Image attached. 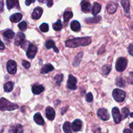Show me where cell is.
Returning a JSON list of instances; mask_svg holds the SVG:
<instances>
[{
	"label": "cell",
	"instance_id": "cell-1",
	"mask_svg": "<svg viewBox=\"0 0 133 133\" xmlns=\"http://www.w3.org/2000/svg\"><path fill=\"white\" fill-rule=\"evenodd\" d=\"M91 42H92V39L90 37L75 38L67 40L66 42V45L68 48H77V47L88 45Z\"/></svg>",
	"mask_w": 133,
	"mask_h": 133
},
{
	"label": "cell",
	"instance_id": "cell-2",
	"mask_svg": "<svg viewBox=\"0 0 133 133\" xmlns=\"http://www.w3.org/2000/svg\"><path fill=\"white\" fill-rule=\"evenodd\" d=\"M18 107H19L18 105L10 102L9 100L3 98V97L0 99V110H1V111H5V110L11 111V110H14L18 109Z\"/></svg>",
	"mask_w": 133,
	"mask_h": 133
},
{
	"label": "cell",
	"instance_id": "cell-3",
	"mask_svg": "<svg viewBox=\"0 0 133 133\" xmlns=\"http://www.w3.org/2000/svg\"><path fill=\"white\" fill-rule=\"evenodd\" d=\"M112 96L114 99H115V101H116L117 102L121 103L124 101L126 96V93L124 91L122 90L116 88V89H114V91H113Z\"/></svg>",
	"mask_w": 133,
	"mask_h": 133
},
{
	"label": "cell",
	"instance_id": "cell-4",
	"mask_svg": "<svg viewBox=\"0 0 133 133\" xmlns=\"http://www.w3.org/2000/svg\"><path fill=\"white\" fill-rule=\"evenodd\" d=\"M127 66V61L125 58L120 57L118 58L116 63V70L119 72H122L126 69Z\"/></svg>",
	"mask_w": 133,
	"mask_h": 133
},
{
	"label": "cell",
	"instance_id": "cell-5",
	"mask_svg": "<svg viewBox=\"0 0 133 133\" xmlns=\"http://www.w3.org/2000/svg\"><path fill=\"white\" fill-rule=\"evenodd\" d=\"M77 80L76 78L74 75H69L68 80L67 83L68 88L70 90H75L77 88Z\"/></svg>",
	"mask_w": 133,
	"mask_h": 133
},
{
	"label": "cell",
	"instance_id": "cell-6",
	"mask_svg": "<svg viewBox=\"0 0 133 133\" xmlns=\"http://www.w3.org/2000/svg\"><path fill=\"white\" fill-rule=\"evenodd\" d=\"M37 51V47L35 45H34L33 44H30L28 47V49H27V53H26L27 57L29 58H33L35 57V55H36Z\"/></svg>",
	"mask_w": 133,
	"mask_h": 133
},
{
	"label": "cell",
	"instance_id": "cell-7",
	"mask_svg": "<svg viewBox=\"0 0 133 133\" xmlns=\"http://www.w3.org/2000/svg\"><path fill=\"white\" fill-rule=\"evenodd\" d=\"M6 70L10 74H14L17 71V64L13 60H10L6 63Z\"/></svg>",
	"mask_w": 133,
	"mask_h": 133
},
{
	"label": "cell",
	"instance_id": "cell-8",
	"mask_svg": "<svg viewBox=\"0 0 133 133\" xmlns=\"http://www.w3.org/2000/svg\"><path fill=\"white\" fill-rule=\"evenodd\" d=\"M112 114L113 119H114V122L116 123H119L122 121V114L119 112V109H118L117 107L113 108L112 110Z\"/></svg>",
	"mask_w": 133,
	"mask_h": 133
},
{
	"label": "cell",
	"instance_id": "cell-9",
	"mask_svg": "<svg viewBox=\"0 0 133 133\" xmlns=\"http://www.w3.org/2000/svg\"><path fill=\"white\" fill-rule=\"evenodd\" d=\"M25 36L23 32H18L15 37L14 44L16 45L22 46L25 44Z\"/></svg>",
	"mask_w": 133,
	"mask_h": 133
},
{
	"label": "cell",
	"instance_id": "cell-10",
	"mask_svg": "<svg viewBox=\"0 0 133 133\" xmlns=\"http://www.w3.org/2000/svg\"><path fill=\"white\" fill-rule=\"evenodd\" d=\"M97 116L101 119L103 121H107L110 118V115L109 112L105 109H100L97 111Z\"/></svg>",
	"mask_w": 133,
	"mask_h": 133
},
{
	"label": "cell",
	"instance_id": "cell-11",
	"mask_svg": "<svg viewBox=\"0 0 133 133\" xmlns=\"http://www.w3.org/2000/svg\"><path fill=\"white\" fill-rule=\"evenodd\" d=\"M45 116L49 120L53 121L55 117V112L51 107H48L45 109Z\"/></svg>",
	"mask_w": 133,
	"mask_h": 133
},
{
	"label": "cell",
	"instance_id": "cell-12",
	"mask_svg": "<svg viewBox=\"0 0 133 133\" xmlns=\"http://www.w3.org/2000/svg\"><path fill=\"white\" fill-rule=\"evenodd\" d=\"M43 13V9L40 7H36L34 9L32 13V18L34 19H38Z\"/></svg>",
	"mask_w": 133,
	"mask_h": 133
},
{
	"label": "cell",
	"instance_id": "cell-13",
	"mask_svg": "<svg viewBox=\"0 0 133 133\" xmlns=\"http://www.w3.org/2000/svg\"><path fill=\"white\" fill-rule=\"evenodd\" d=\"M71 127L73 129V131H75V132L79 131L81 129L82 122L80 119H75V120L73 122L72 124H71Z\"/></svg>",
	"mask_w": 133,
	"mask_h": 133
},
{
	"label": "cell",
	"instance_id": "cell-14",
	"mask_svg": "<svg viewBox=\"0 0 133 133\" xmlns=\"http://www.w3.org/2000/svg\"><path fill=\"white\" fill-rule=\"evenodd\" d=\"M6 6L8 9H11L12 8L19 9V2L18 0H6Z\"/></svg>",
	"mask_w": 133,
	"mask_h": 133
},
{
	"label": "cell",
	"instance_id": "cell-15",
	"mask_svg": "<svg viewBox=\"0 0 133 133\" xmlns=\"http://www.w3.org/2000/svg\"><path fill=\"white\" fill-rule=\"evenodd\" d=\"M91 4L87 1H83L81 3V10L83 12L88 13L90 11Z\"/></svg>",
	"mask_w": 133,
	"mask_h": 133
},
{
	"label": "cell",
	"instance_id": "cell-16",
	"mask_svg": "<svg viewBox=\"0 0 133 133\" xmlns=\"http://www.w3.org/2000/svg\"><path fill=\"white\" fill-rule=\"evenodd\" d=\"M118 9V5L116 3L114 2H110L107 5V10L110 14H113Z\"/></svg>",
	"mask_w": 133,
	"mask_h": 133
},
{
	"label": "cell",
	"instance_id": "cell-17",
	"mask_svg": "<svg viewBox=\"0 0 133 133\" xmlns=\"http://www.w3.org/2000/svg\"><path fill=\"white\" fill-rule=\"evenodd\" d=\"M23 127L21 125L18 124L10 127L9 133H23Z\"/></svg>",
	"mask_w": 133,
	"mask_h": 133
},
{
	"label": "cell",
	"instance_id": "cell-18",
	"mask_svg": "<svg viewBox=\"0 0 133 133\" xmlns=\"http://www.w3.org/2000/svg\"><path fill=\"white\" fill-rule=\"evenodd\" d=\"M44 91V87L42 85H34L32 87V92L34 94L38 95Z\"/></svg>",
	"mask_w": 133,
	"mask_h": 133
},
{
	"label": "cell",
	"instance_id": "cell-19",
	"mask_svg": "<svg viewBox=\"0 0 133 133\" xmlns=\"http://www.w3.org/2000/svg\"><path fill=\"white\" fill-rule=\"evenodd\" d=\"M53 70H54L53 66L50 64H45L43 66V68L40 70V73L42 74H45L53 71Z\"/></svg>",
	"mask_w": 133,
	"mask_h": 133
},
{
	"label": "cell",
	"instance_id": "cell-20",
	"mask_svg": "<svg viewBox=\"0 0 133 133\" xmlns=\"http://www.w3.org/2000/svg\"><path fill=\"white\" fill-rule=\"evenodd\" d=\"M45 47H46L47 49H53L54 50V51L55 53H58V48H57V47L55 46V44L53 40H48V41L45 42Z\"/></svg>",
	"mask_w": 133,
	"mask_h": 133
},
{
	"label": "cell",
	"instance_id": "cell-21",
	"mask_svg": "<svg viewBox=\"0 0 133 133\" xmlns=\"http://www.w3.org/2000/svg\"><path fill=\"white\" fill-rule=\"evenodd\" d=\"M34 120L35 122L37 123L38 125H43L44 124V120L43 119L42 116H41V114L40 113H36L35 116H34Z\"/></svg>",
	"mask_w": 133,
	"mask_h": 133
},
{
	"label": "cell",
	"instance_id": "cell-22",
	"mask_svg": "<svg viewBox=\"0 0 133 133\" xmlns=\"http://www.w3.org/2000/svg\"><path fill=\"white\" fill-rule=\"evenodd\" d=\"M22 18V14L20 13H15V14H12L10 16V20L13 23H17V22H19Z\"/></svg>",
	"mask_w": 133,
	"mask_h": 133
},
{
	"label": "cell",
	"instance_id": "cell-23",
	"mask_svg": "<svg viewBox=\"0 0 133 133\" xmlns=\"http://www.w3.org/2000/svg\"><path fill=\"white\" fill-rule=\"evenodd\" d=\"M101 6L98 3H94L92 9V13L93 15L96 16L100 11H101Z\"/></svg>",
	"mask_w": 133,
	"mask_h": 133
},
{
	"label": "cell",
	"instance_id": "cell-24",
	"mask_svg": "<svg viewBox=\"0 0 133 133\" xmlns=\"http://www.w3.org/2000/svg\"><path fill=\"white\" fill-rule=\"evenodd\" d=\"M121 4H122V6H123V9H124V11L125 12V13L129 14L130 10L129 1V0H122V1H121Z\"/></svg>",
	"mask_w": 133,
	"mask_h": 133
},
{
	"label": "cell",
	"instance_id": "cell-25",
	"mask_svg": "<svg viewBox=\"0 0 133 133\" xmlns=\"http://www.w3.org/2000/svg\"><path fill=\"white\" fill-rule=\"evenodd\" d=\"M70 27L72 31H79L81 29V24L78 21L74 20L71 23Z\"/></svg>",
	"mask_w": 133,
	"mask_h": 133
},
{
	"label": "cell",
	"instance_id": "cell-26",
	"mask_svg": "<svg viewBox=\"0 0 133 133\" xmlns=\"http://www.w3.org/2000/svg\"><path fill=\"white\" fill-rule=\"evenodd\" d=\"M101 19V16H95L94 18H88V19H86L85 22L87 23H89V24H92V23H97L98 22H100V20Z\"/></svg>",
	"mask_w": 133,
	"mask_h": 133
},
{
	"label": "cell",
	"instance_id": "cell-27",
	"mask_svg": "<svg viewBox=\"0 0 133 133\" xmlns=\"http://www.w3.org/2000/svg\"><path fill=\"white\" fill-rule=\"evenodd\" d=\"M83 53H79V54L77 55L76 57H75V58H74V62H73V65H74L75 67H77V66H79V64H80V62H81V61L82 57H83Z\"/></svg>",
	"mask_w": 133,
	"mask_h": 133
},
{
	"label": "cell",
	"instance_id": "cell-28",
	"mask_svg": "<svg viewBox=\"0 0 133 133\" xmlns=\"http://www.w3.org/2000/svg\"><path fill=\"white\" fill-rule=\"evenodd\" d=\"M14 88V83L11 81L7 82L4 84V90L6 92H10Z\"/></svg>",
	"mask_w": 133,
	"mask_h": 133
},
{
	"label": "cell",
	"instance_id": "cell-29",
	"mask_svg": "<svg viewBox=\"0 0 133 133\" xmlns=\"http://www.w3.org/2000/svg\"><path fill=\"white\" fill-rule=\"evenodd\" d=\"M64 22L65 23H68L70 19L73 17V13L71 11H66L64 13Z\"/></svg>",
	"mask_w": 133,
	"mask_h": 133
},
{
	"label": "cell",
	"instance_id": "cell-30",
	"mask_svg": "<svg viewBox=\"0 0 133 133\" xmlns=\"http://www.w3.org/2000/svg\"><path fill=\"white\" fill-rule=\"evenodd\" d=\"M62 28V25L61 19H58L57 22L53 24V29L56 31H60Z\"/></svg>",
	"mask_w": 133,
	"mask_h": 133
},
{
	"label": "cell",
	"instance_id": "cell-31",
	"mask_svg": "<svg viewBox=\"0 0 133 133\" xmlns=\"http://www.w3.org/2000/svg\"><path fill=\"white\" fill-rule=\"evenodd\" d=\"M3 35L5 37L7 38H9V39H11L14 37V36H15V33H14V31H12V30L8 29L3 32Z\"/></svg>",
	"mask_w": 133,
	"mask_h": 133
},
{
	"label": "cell",
	"instance_id": "cell-32",
	"mask_svg": "<svg viewBox=\"0 0 133 133\" xmlns=\"http://www.w3.org/2000/svg\"><path fill=\"white\" fill-rule=\"evenodd\" d=\"M71 128V124L69 122H65L63 125V130L65 133H72Z\"/></svg>",
	"mask_w": 133,
	"mask_h": 133
},
{
	"label": "cell",
	"instance_id": "cell-33",
	"mask_svg": "<svg viewBox=\"0 0 133 133\" xmlns=\"http://www.w3.org/2000/svg\"><path fill=\"white\" fill-rule=\"evenodd\" d=\"M116 85L118 86V87H122V88L125 87V81L123 80V78L121 77L117 78L116 80Z\"/></svg>",
	"mask_w": 133,
	"mask_h": 133
},
{
	"label": "cell",
	"instance_id": "cell-34",
	"mask_svg": "<svg viewBox=\"0 0 133 133\" xmlns=\"http://www.w3.org/2000/svg\"><path fill=\"white\" fill-rule=\"evenodd\" d=\"M130 114L129 110L127 107H124L122 109V119H125L128 117V116Z\"/></svg>",
	"mask_w": 133,
	"mask_h": 133
},
{
	"label": "cell",
	"instance_id": "cell-35",
	"mask_svg": "<svg viewBox=\"0 0 133 133\" xmlns=\"http://www.w3.org/2000/svg\"><path fill=\"white\" fill-rule=\"evenodd\" d=\"M110 71H111V67L110 66H108V65H105L102 68V70H101L102 74L105 75H109L110 74Z\"/></svg>",
	"mask_w": 133,
	"mask_h": 133
},
{
	"label": "cell",
	"instance_id": "cell-36",
	"mask_svg": "<svg viewBox=\"0 0 133 133\" xmlns=\"http://www.w3.org/2000/svg\"><path fill=\"white\" fill-rule=\"evenodd\" d=\"M63 77H64L63 75L61 74L56 75L54 77V80H55V83H57V84H61V82L63 81Z\"/></svg>",
	"mask_w": 133,
	"mask_h": 133
},
{
	"label": "cell",
	"instance_id": "cell-37",
	"mask_svg": "<svg viewBox=\"0 0 133 133\" xmlns=\"http://www.w3.org/2000/svg\"><path fill=\"white\" fill-rule=\"evenodd\" d=\"M40 29L41 30L42 32H48L49 31V25H48V23H44L42 25H40Z\"/></svg>",
	"mask_w": 133,
	"mask_h": 133
},
{
	"label": "cell",
	"instance_id": "cell-38",
	"mask_svg": "<svg viewBox=\"0 0 133 133\" xmlns=\"http://www.w3.org/2000/svg\"><path fill=\"white\" fill-rule=\"evenodd\" d=\"M18 27L21 31H25L27 28V25L25 22H22L18 24Z\"/></svg>",
	"mask_w": 133,
	"mask_h": 133
},
{
	"label": "cell",
	"instance_id": "cell-39",
	"mask_svg": "<svg viewBox=\"0 0 133 133\" xmlns=\"http://www.w3.org/2000/svg\"><path fill=\"white\" fill-rule=\"evenodd\" d=\"M86 100L88 103H91L93 101V96H92L91 92H89V93L87 94V96H86Z\"/></svg>",
	"mask_w": 133,
	"mask_h": 133
},
{
	"label": "cell",
	"instance_id": "cell-40",
	"mask_svg": "<svg viewBox=\"0 0 133 133\" xmlns=\"http://www.w3.org/2000/svg\"><path fill=\"white\" fill-rule=\"evenodd\" d=\"M127 81L129 84H133V71L129 74L128 78H127Z\"/></svg>",
	"mask_w": 133,
	"mask_h": 133
},
{
	"label": "cell",
	"instance_id": "cell-41",
	"mask_svg": "<svg viewBox=\"0 0 133 133\" xmlns=\"http://www.w3.org/2000/svg\"><path fill=\"white\" fill-rule=\"evenodd\" d=\"M22 65L24 68H25L26 69H29L31 66V64L28 62V61H23L22 62Z\"/></svg>",
	"mask_w": 133,
	"mask_h": 133
},
{
	"label": "cell",
	"instance_id": "cell-42",
	"mask_svg": "<svg viewBox=\"0 0 133 133\" xmlns=\"http://www.w3.org/2000/svg\"><path fill=\"white\" fill-rule=\"evenodd\" d=\"M128 51L131 55L133 56V45L132 44H130L128 48Z\"/></svg>",
	"mask_w": 133,
	"mask_h": 133
},
{
	"label": "cell",
	"instance_id": "cell-43",
	"mask_svg": "<svg viewBox=\"0 0 133 133\" xmlns=\"http://www.w3.org/2000/svg\"><path fill=\"white\" fill-rule=\"evenodd\" d=\"M35 1V0H25V5L27 6H29L31 3H34Z\"/></svg>",
	"mask_w": 133,
	"mask_h": 133
},
{
	"label": "cell",
	"instance_id": "cell-44",
	"mask_svg": "<svg viewBox=\"0 0 133 133\" xmlns=\"http://www.w3.org/2000/svg\"><path fill=\"white\" fill-rule=\"evenodd\" d=\"M3 0H0V12L3 10Z\"/></svg>",
	"mask_w": 133,
	"mask_h": 133
},
{
	"label": "cell",
	"instance_id": "cell-45",
	"mask_svg": "<svg viewBox=\"0 0 133 133\" xmlns=\"http://www.w3.org/2000/svg\"><path fill=\"white\" fill-rule=\"evenodd\" d=\"M93 131L94 133H101V129L99 128V126L98 127L97 126V127H96V129H94Z\"/></svg>",
	"mask_w": 133,
	"mask_h": 133
},
{
	"label": "cell",
	"instance_id": "cell-46",
	"mask_svg": "<svg viewBox=\"0 0 133 133\" xmlns=\"http://www.w3.org/2000/svg\"><path fill=\"white\" fill-rule=\"evenodd\" d=\"M47 5H48V7H51L53 6V1L52 0H48V2H47Z\"/></svg>",
	"mask_w": 133,
	"mask_h": 133
},
{
	"label": "cell",
	"instance_id": "cell-47",
	"mask_svg": "<svg viewBox=\"0 0 133 133\" xmlns=\"http://www.w3.org/2000/svg\"><path fill=\"white\" fill-rule=\"evenodd\" d=\"M4 49H5V45H4V44L1 42V39H0V50H3Z\"/></svg>",
	"mask_w": 133,
	"mask_h": 133
},
{
	"label": "cell",
	"instance_id": "cell-48",
	"mask_svg": "<svg viewBox=\"0 0 133 133\" xmlns=\"http://www.w3.org/2000/svg\"><path fill=\"white\" fill-rule=\"evenodd\" d=\"M123 133H132V131L131 130L129 129H125L123 131Z\"/></svg>",
	"mask_w": 133,
	"mask_h": 133
},
{
	"label": "cell",
	"instance_id": "cell-49",
	"mask_svg": "<svg viewBox=\"0 0 133 133\" xmlns=\"http://www.w3.org/2000/svg\"><path fill=\"white\" fill-rule=\"evenodd\" d=\"M40 3H46L48 2V0H38Z\"/></svg>",
	"mask_w": 133,
	"mask_h": 133
},
{
	"label": "cell",
	"instance_id": "cell-50",
	"mask_svg": "<svg viewBox=\"0 0 133 133\" xmlns=\"http://www.w3.org/2000/svg\"><path fill=\"white\" fill-rule=\"evenodd\" d=\"M129 127H130V128L131 129L133 130V122H132V123H131V124L129 125Z\"/></svg>",
	"mask_w": 133,
	"mask_h": 133
},
{
	"label": "cell",
	"instance_id": "cell-51",
	"mask_svg": "<svg viewBox=\"0 0 133 133\" xmlns=\"http://www.w3.org/2000/svg\"><path fill=\"white\" fill-rule=\"evenodd\" d=\"M130 116H131V118H133V112L131 113V114H130Z\"/></svg>",
	"mask_w": 133,
	"mask_h": 133
}]
</instances>
